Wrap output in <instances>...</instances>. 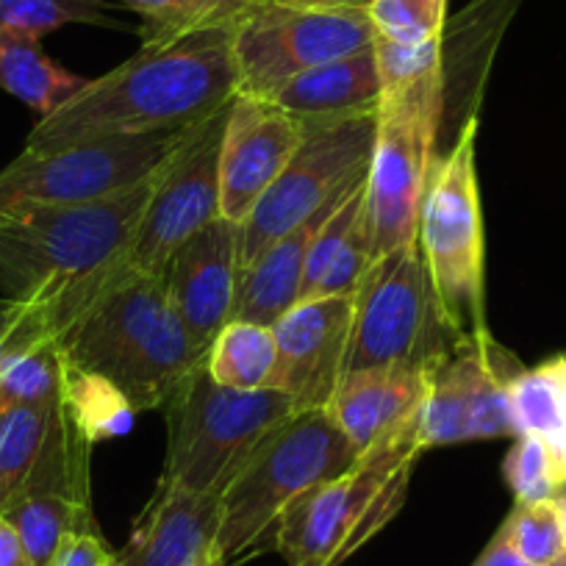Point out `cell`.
Instances as JSON below:
<instances>
[{"instance_id":"cell-27","label":"cell","mask_w":566,"mask_h":566,"mask_svg":"<svg viewBox=\"0 0 566 566\" xmlns=\"http://www.w3.org/2000/svg\"><path fill=\"white\" fill-rule=\"evenodd\" d=\"M142 18V42L237 25L259 0H119Z\"/></svg>"},{"instance_id":"cell-40","label":"cell","mask_w":566,"mask_h":566,"mask_svg":"<svg viewBox=\"0 0 566 566\" xmlns=\"http://www.w3.org/2000/svg\"><path fill=\"white\" fill-rule=\"evenodd\" d=\"M192 566H226V564H222V560L217 558V553H214V549H206V553L200 555V558L195 560Z\"/></svg>"},{"instance_id":"cell-28","label":"cell","mask_w":566,"mask_h":566,"mask_svg":"<svg viewBox=\"0 0 566 566\" xmlns=\"http://www.w3.org/2000/svg\"><path fill=\"white\" fill-rule=\"evenodd\" d=\"M67 358L59 339H45L0 361V406L56 402L64 395Z\"/></svg>"},{"instance_id":"cell-36","label":"cell","mask_w":566,"mask_h":566,"mask_svg":"<svg viewBox=\"0 0 566 566\" xmlns=\"http://www.w3.org/2000/svg\"><path fill=\"white\" fill-rule=\"evenodd\" d=\"M53 566H119V558L101 531H84L64 538Z\"/></svg>"},{"instance_id":"cell-39","label":"cell","mask_w":566,"mask_h":566,"mask_svg":"<svg viewBox=\"0 0 566 566\" xmlns=\"http://www.w3.org/2000/svg\"><path fill=\"white\" fill-rule=\"evenodd\" d=\"M290 3H319V7H369V0H290Z\"/></svg>"},{"instance_id":"cell-5","label":"cell","mask_w":566,"mask_h":566,"mask_svg":"<svg viewBox=\"0 0 566 566\" xmlns=\"http://www.w3.org/2000/svg\"><path fill=\"white\" fill-rule=\"evenodd\" d=\"M361 450L342 433L328 408L297 411L283 422L222 492L214 553L226 566L242 564L303 492L342 475Z\"/></svg>"},{"instance_id":"cell-29","label":"cell","mask_w":566,"mask_h":566,"mask_svg":"<svg viewBox=\"0 0 566 566\" xmlns=\"http://www.w3.org/2000/svg\"><path fill=\"white\" fill-rule=\"evenodd\" d=\"M500 533L533 566H566V522L558 500L516 503Z\"/></svg>"},{"instance_id":"cell-34","label":"cell","mask_w":566,"mask_h":566,"mask_svg":"<svg viewBox=\"0 0 566 566\" xmlns=\"http://www.w3.org/2000/svg\"><path fill=\"white\" fill-rule=\"evenodd\" d=\"M375 62H378L380 84L397 86L419 81L442 70V36L419 45H402L391 40H375Z\"/></svg>"},{"instance_id":"cell-1","label":"cell","mask_w":566,"mask_h":566,"mask_svg":"<svg viewBox=\"0 0 566 566\" xmlns=\"http://www.w3.org/2000/svg\"><path fill=\"white\" fill-rule=\"evenodd\" d=\"M239 95L233 25L142 42L139 51L42 117L29 150H59L117 136L192 130Z\"/></svg>"},{"instance_id":"cell-8","label":"cell","mask_w":566,"mask_h":566,"mask_svg":"<svg viewBox=\"0 0 566 566\" xmlns=\"http://www.w3.org/2000/svg\"><path fill=\"white\" fill-rule=\"evenodd\" d=\"M444 112V70L408 84L384 86L367 172L375 255L417 239L419 211L439 161L437 145Z\"/></svg>"},{"instance_id":"cell-15","label":"cell","mask_w":566,"mask_h":566,"mask_svg":"<svg viewBox=\"0 0 566 566\" xmlns=\"http://www.w3.org/2000/svg\"><path fill=\"white\" fill-rule=\"evenodd\" d=\"M90 453L64 400L0 406V514L40 489L92 497Z\"/></svg>"},{"instance_id":"cell-23","label":"cell","mask_w":566,"mask_h":566,"mask_svg":"<svg viewBox=\"0 0 566 566\" xmlns=\"http://www.w3.org/2000/svg\"><path fill=\"white\" fill-rule=\"evenodd\" d=\"M86 81L59 67L36 40L0 34V90L23 101L40 119L78 95Z\"/></svg>"},{"instance_id":"cell-6","label":"cell","mask_w":566,"mask_h":566,"mask_svg":"<svg viewBox=\"0 0 566 566\" xmlns=\"http://www.w3.org/2000/svg\"><path fill=\"white\" fill-rule=\"evenodd\" d=\"M165 408L167 464L161 481L220 497L255 450L297 413L286 391L220 386L206 369V358Z\"/></svg>"},{"instance_id":"cell-31","label":"cell","mask_w":566,"mask_h":566,"mask_svg":"<svg viewBox=\"0 0 566 566\" xmlns=\"http://www.w3.org/2000/svg\"><path fill=\"white\" fill-rule=\"evenodd\" d=\"M114 25L97 0H0V34L40 42L64 25Z\"/></svg>"},{"instance_id":"cell-33","label":"cell","mask_w":566,"mask_h":566,"mask_svg":"<svg viewBox=\"0 0 566 566\" xmlns=\"http://www.w3.org/2000/svg\"><path fill=\"white\" fill-rule=\"evenodd\" d=\"M367 14L380 40L419 45L442 36L448 0H369Z\"/></svg>"},{"instance_id":"cell-12","label":"cell","mask_w":566,"mask_h":566,"mask_svg":"<svg viewBox=\"0 0 566 566\" xmlns=\"http://www.w3.org/2000/svg\"><path fill=\"white\" fill-rule=\"evenodd\" d=\"M192 130L117 136L59 150L23 148L0 170V209L14 203H92L128 192L165 167Z\"/></svg>"},{"instance_id":"cell-32","label":"cell","mask_w":566,"mask_h":566,"mask_svg":"<svg viewBox=\"0 0 566 566\" xmlns=\"http://www.w3.org/2000/svg\"><path fill=\"white\" fill-rule=\"evenodd\" d=\"M509 395L520 433H538L544 439H555L564 431L560 386L544 364L538 369H522L511 380Z\"/></svg>"},{"instance_id":"cell-19","label":"cell","mask_w":566,"mask_h":566,"mask_svg":"<svg viewBox=\"0 0 566 566\" xmlns=\"http://www.w3.org/2000/svg\"><path fill=\"white\" fill-rule=\"evenodd\" d=\"M222 520L220 494L187 492L161 481L159 492L136 520L119 566H192L214 547Z\"/></svg>"},{"instance_id":"cell-35","label":"cell","mask_w":566,"mask_h":566,"mask_svg":"<svg viewBox=\"0 0 566 566\" xmlns=\"http://www.w3.org/2000/svg\"><path fill=\"white\" fill-rule=\"evenodd\" d=\"M45 339H59L51 314L14 297H0V361Z\"/></svg>"},{"instance_id":"cell-38","label":"cell","mask_w":566,"mask_h":566,"mask_svg":"<svg viewBox=\"0 0 566 566\" xmlns=\"http://www.w3.org/2000/svg\"><path fill=\"white\" fill-rule=\"evenodd\" d=\"M472 566H533V564H527L525 558H520V555L514 553V547L505 542L503 533L497 531L492 542L486 544V549L481 553V558H478Z\"/></svg>"},{"instance_id":"cell-26","label":"cell","mask_w":566,"mask_h":566,"mask_svg":"<svg viewBox=\"0 0 566 566\" xmlns=\"http://www.w3.org/2000/svg\"><path fill=\"white\" fill-rule=\"evenodd\" d=\"M64 406L73 417L75 428L84 433L86 442L95 448L97 442L117 439L130 433L136 422V408L128 397L95 373H84L67 364V380H64Z\"/></svg>"},{"instance_id":"cell-42","label":"cell","mask_w":566,"mask_h":566,"mask_svg":"<svg viewBox=\"0 0 566 566\" xmlns=\"http://www.w3.org/2000/svg\"><path fill=\"white\" fill-rule=\"evenodd\" d=\"M558 503H560V511H564V522H566V497H558Z\"/></svg>"},{"instance_id":"cell-16","label":"cell","mask_w":566,"mask_h":566,"mask_svg":"<svg viewBox=\"0 0 566 566\" xmlns=\"http://www.w3.org/2000/svg\"><path fill=\"white\" fill-rule=\"evenodd\" d=\"M303 125L264 97H233L220 150V217L242 226L290 165Z\"/></svg>"},{"instance_id":"cell-25","label":"cell","mask_w":566,"mask_h":566,"mask_svg":"<svg viewBox=\"0 0 566 566\" xmlns=\"http://www.w3.org/2000/svg\"><path fill=\"white\" fill-rule=\"evenodd\" d=\"M3 516L18 527L31 566H53L64 538L97 531L92 500L67 492H25Z\"/></svg>"},{"instance_id":"cell-24","label":"cell","mask_w":566,"mask_h":566,"mask_svg":"<svg viewBox=\"0 0 566 566\" xmlns=\"http://www.w3.org/2000/svg\"><path fill=\"white\" fill-rule=\"evenodd\" d=\"M206 369L220 386L277 391V339L270 325L231 319L206 353Z\"/></svg>"},{"instance_id":"cell-11","label":"cell","mask_w":566,"mask_h":566,"mask_svg":"<svg viewBox=\"0 0 566 566\" xmlns=\"http://www.w3.org/2000/svg\"><path fill=\"white\" fill-rule=\"evenodd\" d=\"M367 7L259 0L233 25L239 95L272 97L306 70L375 45Z\"/></svg>"},{"instance_id":"cell-4","label":"cell","mask_w":566,"mask_h":566,"mask_svg":"<svg viewBox=\"0 0 566 566\" xmlns=\"http://www.w3.org/2000/svg\"><path fill=\"white\" fill-rule=\"evenodd\" d=\"M422 453L417 413L364 450L350 470L303 492L272 533L286 566H342L373 542L400 514Z\"/></svg>"},{"instance_id":"cell-18","label":"cell","mask_w":566,"mask_h":566,"mask_svg":"<svg viewBox=\"0 0 566 566\" xmlns=\"http://www.w3.org/2000/svg\"><path fill=\"white\" fill-rule=\"evenodd\" d=\"M239 270V226L217 217L189 237L161 272L172 312L206 350L231 323Z\"/></svg>"},{"instance_id":"cell-14","label":"cell","mask_w":566,"mask_h":566,"mask_svg":"<svg viewBox=\"0 0 566 566\" xmlns=\"http://www.w3.org/2000/svg\"><path fill=\"white\" fill-rule=\"evenodd\" d=\"M231 103L198 125L161 167L119 264L123 270L161 277L170 255L220 217V150Z\"/></svg>"},{"instance_id":"cell-9","label":"cell","mask_w":566,"mask_h":566,"mask_svg":"<svg viewBox=\"0 0 566 566\" xmlns=\"http://www.w3.org/2000/svg\"><path fill=\"white\" fill-rule=\"evenodd\" d=\"M450 345L453 336L439 319L431 275L417 239L375 255L353 292L345 375L384 367H428Z\"/></svg>"},{"instance_id":"cell-3","label":"cell","mask_w":566,"mask_h":566,"mask_svg":"<svg viewBox=\"0 0 566 566\" xmlns=\"http://www.w3.org/2000/svg\"><path fill=\"white\" fill-rule=\"evenodd\" d=\"M59 345L70 367L112 380L136 411L165 408L209 353L172 312L161 277L123 266Z\"/></svg>"},{"instance_id":"cell-17","label":"cell","mask_w":566,"mask_h":566,"mask_svg":"<svg viewBox=\"0 0 566 566\" xmlns=\"http://www.w3.org/2000/svg\"><path fill=\"white\" fill-rule=\"evenodd\" d=\"M353 295L308 297L283 314L272 331L277 339V391L297 411L328 408L350 345Z\"/></svg>"},{"instance_id":"cell-13","label":"cell","mask_w":566,"mask_h":566,"mask_svg":"<svg viewBox=\"0 0 566 566\" xmlns=\"http://www.w3.org/2000/svg\"><path fill=\"white\" fill-rule=\"evenodd\" d=\"M522 369L492 334L453 342L433 358L428 375V391L419 408L422 450L520 437L509 386Z\"/></svg>"},{"instance_id":"cell-20","label":"cell","mask_w":566,"mask_h":566,"mask_svg":"<svg viewBox=\"0 0 566 566\" xmlns=\"http://www.w3.org/2000/svg\"><path fill=\"white\" fill-rule=\"evenodd\" d=\"M431 364L361 369L345 375L331 397L328 413L342 433L364 453L417 417L428 391Z\"/></svg>"},{"instance_id":"cell-10","label":"cell","mask_w":566,"mask_h":566,"mask_svg":"<svg viewBox=\"0 0 566 566\" xmlns=\"http://www.w3.org/2000/svg\"><path fill=\"white\" fill-rule=\"evenodd\" d=\"M301 123V119H297ZM303 139L253 214L239 226V264L248 266L272 242L367 178L378 108L336 119L301 123Z\"/></svg>"},{"instance_id":"cell-30","label":"cell","mask_w":566,"mask_h":566,"mask_svg":"<svg viewBox=\"0 0 566 566\" xmlns=\"http://www.w3.org/2000/svg\"><path fill=\"white\" fill-rule=\"evenodd\" d=\"M505 483L514 492L516 503L558 500L566 489V464L553 442L538 433H520L503 461Z\"/></svg>"},{"instance_id":"cell-21","label":"cell","mask_w":566,"mask_h":566,"mask_svg":"<svg viewBox=\"0 0 566 566\" xmlns=\"http://www.w3.org/2000/svg\"><path fill=\"white\" fill-rule=\"evenodd\" d=\"M350 189H347V192H350ZM345 195L331 200L325 209H319L317 214L308 217L306 222L292 228L286 237L272 242L259 259L250 261L248 266L239 270L237 301H233L231 319H248V323L270 325L272 328V325H275L283 314L290 312L295 303H301L303 277H306V264L314 239H317L319 228L325 226L331 211L336 209V203H339Z\"/></svg>"},{"instance_id":"cell-37","label":"cell","mask_w":566,"mask_h":566,"mask_svg":"<svg viewBox=\"0 0 566 566\" xmlns=\"http://www.w3.org/2000/svg\"><path fill=\"white\" fill-rule=\"evenodd\" d=\"M0 566H31L29 549H25L18 527L3 514H0Z\"/></svg>"},{"instance_id":"cell-7","label":"cell","mask_w":566,"mask_h":566,"mask_svg":"<svg viewBox=\"0 0 566 566\" xmlns=\"http://www.w3.org/2000/svg\"><path fill=\"white\" fill-rule=\"evenodd\" d=\"M475 139L478 114H472L464 119L453 150L433 167L417 228L439 319L453 342L489 334L483 308V214Z\"/></svg>"},{"instance_id":"cell-41","label":"cell","mask_w":566,"mask_h":566,"mask_svg":"<svg viewBox=\"0 0 566 566\" xmlns=\"http://www.w3.org/2000/svg\"><path fill=\"white\" fill-rule=\"evenodd\" d=\"M555 361V367L560 369V373H566V356H558V358H553Z\"/></svg>"},{"instance_id":"cell-22","label":"cell","mask_w":566,"mask_h":566,"mask_svg":"<svg viewBox=\"0 0 566 566\" xmlns=\"http://www.w3.org/2000/svg\"><path fill=\"white\" fill-rule=\"evenodd\" d=\"M380 95H384V84H380L373 45L353 56L306 70L266 101L301 123H317V119L373 112L378 108Z\"/></svg>"},{"instance_id":"cell-2","label":"cell","mask_w":566,"mask_h":566,"mask_svg":"<svg viewBox=\"0 0 566 566\" xmlns=\"http://www.w3.org/2000/svg\"><path fill=\"white\" fill-rule=\"evenodd\" d=\"M172 159V156H170ZM92 203H14L0 209V290L51 314L62 336L119 270L159 181Z\"/></svg>"}]
</instances>
